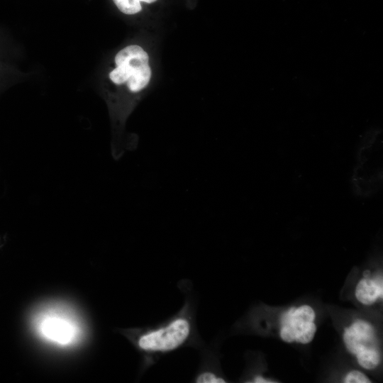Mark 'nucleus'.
<instances>
[{
	"instance_id": "10",
	"label": "nucleus",
	"mask_w": 383,
	"mask_h": 383,
	"mask_svg": "<svg viewBox=\"0 0 383 383\" xmlns=\"http://www.w3.org/2000/svg\"><path fill=\"white\" fill-rule=\"evenodd\" d=\"M253 382L255 383H273V382H274L272 379H268L262 377L260 375H258L254 378Z\"/></svg>"
},
{
	"instance_id": "6",
	"label": "nucleus",
	"mask_w": 383,
	"mask_h": 383,
	"mask_svg": "<svg viewBox=\"0 0 383 383\" xmlns=\"http://www.w3.org/2000/svg\"><path fill=\"white\" fill-rule=\"evenodd\" d=\"M355 296L360 303L367 306L372 305L378 299H382L383 297L382 277L362 279L356 286Z\"/></svg>"
},
{
	"instance_id": "2",
	"label": "nucleus",
	"mask_w": 383,
	"mask_h": 383,
	"mask_svg": "<svg viewBox=\"0 0 383 383\" xmlns=\"http://www.w3.org/2000/svg\"><path fill=\"white\" fill-rule=\"evenodd\" d=\"M346 348L357 357L358 364L367 370L374 369L380 362L377 348L367 344L374 341V328L368 322L356 319L343 333Z\"/></svg>"
},
{
	"instance_id": "3",
	"label": "nucleus",
	"mask_w": 383,
	"mask_h": 383,
	"mask_svg": "<svg viewBox=\"0 0 383 383\" xmlns=\"http://www.w3.org/2000/svg\"><path fill=\"white\" fill-rule=\"evenodd\" d=\"M190 333L188 319L178 317L165 326L143 334L138 340V345L147 352L171 351L182 345Z\"/></svg>"
},
{
	"instance_id": "7",
	"label": "nucleus",
	"mask_w": 383,
	"mask_h": 383,
	"mask_svg": "<svg viewBox=\"0 0 383 383\" xmlns=\"http://www.w3.org/2000/svg\"><path fill=\"white\" fill-rule=\"evenodd\" d=\"M118 9L126 14H135L141 11L139 0H113Z\"/></svg>"
},
{
	"instance_id": "5",
	"label": "nucleus",
	"mask_w": 383,
	"mask_h": 383,
	"mask_svg": "<svg viewBox=\"0 0 383 383\" xmlns=\"http://www.w3.org/2000/svg\"><path fill=\"white\" fill-rule=\"evenodd\" d=\"M36 327L44 339L62 346L71 345L79 336L76 323L59 312L42 314L38 319Z\"/></svg>"
},
{
	"instance_id": "8",
	"label": "nucleus",
	"mask_w": 383,
	"mask_h": 383,
	"mask_svg": "<svg viewBox=\"0 0 383 383\" xmlns=\"http://www.w3.org/2000/svg\"><path fill=\"white\" fill-rule=\"evenodd\" d=\"M343 382L345 383H370V379L362 372L358 370H353L345 377Z\"/></svg>"
},
{
	"instance_id": "1",
	"label": "nucleus",
	"mask_w": 383,
	"mask_h": 383,
	"mask_svg": "<svg viewBox=\"0 0 383 383\" xmlns=\"http://www.w3.org/2000/svg\"><path fill=\"white\" fill-rule=\"evenodd\" d=\"M148 53L140 46L131 45L119 50L115 56V67L109 78L116 86L124 85L133 77L141 91L148 84L151 70Z\"/></svg>"
},
{
	"instance_id": "9",
	"label": "nucleus",
	"mask_w": 383,
	"mask_h": 383,
	"mask_svg": "<svg viewBox=\"0 0 383 383\" xmlns=\"http://www.w3.org/2000/svg\"><path fill=\"white\" fill-rule=\"evenodd\" d=\"M196 382L198 383H224V379L218 377L216 374L211 372H204L200 374Z\"/></svg>"
},
{
	"instance_id": "11",
	"label": "nucleus",
	"mask_w": 383,
	"mask_h": 383,
	"mask_svg": "<svg viewBox=\"0 0 383 383\" xmlns=\"http://www.w3.org/2000/svg\"><path fill=\"white\" fill-rule=\"evenodd\" d=\"M140 1H144V2H146V3H152V2H154L156 0H139Z\"/></svg>"
},
{
	"instance_id": "4",
	"label": "nucleus",
	"mask_w": 383,
	"mask_h": 383,
	"mask_svg": "<svg viewBox=\"0 0 383 383\" xmlns=\"http://www.w3.org/2000/svg\"><path fill=\"white\" fill-rule=\"evenodd\" d=\"M315 317L313 309L308 305L292 307L281 316L282 339L287 343H309L316 331V326L313 323Z\"/></svg>"
}]
</instances>
